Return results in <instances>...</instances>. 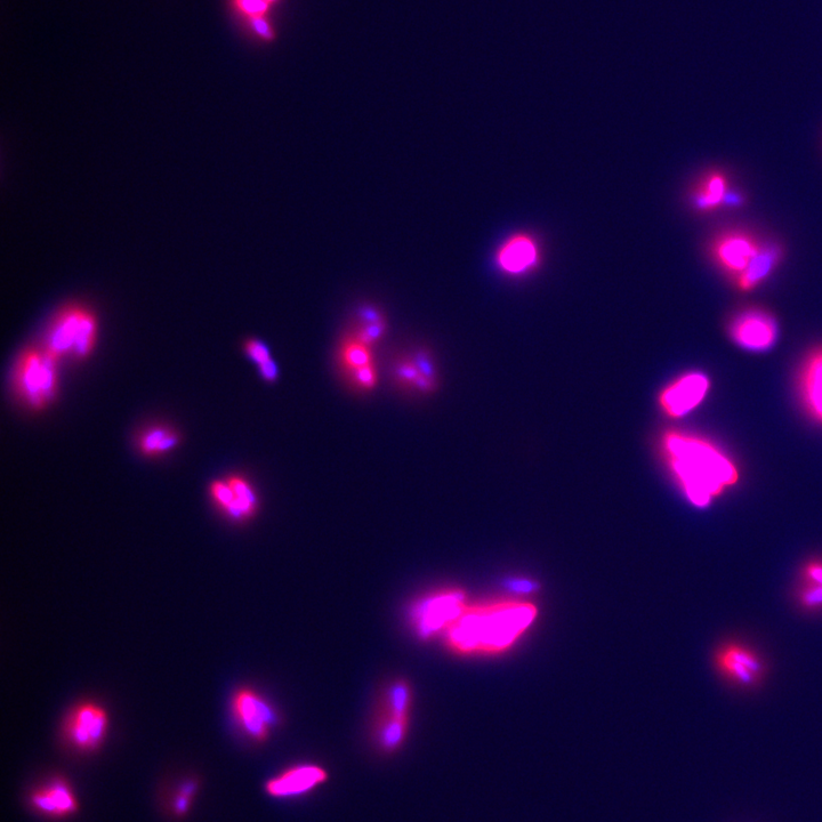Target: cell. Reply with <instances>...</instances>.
I'll use <instances>...</instances> for the list:
<instances>
[{"label": "cell", "instance_id": "cell-23", "mask_svg": "<svg viewBox=\"0 0 822 822\" xmlns=\"http://www.w3.org/2000/svg\"><path fill=\"white\" fill-rule=\"evenodd\" d=\"M180 434L166 426H156L145 431L139 440L141 453L148 457L161 456L180 443Z\"/></svg>", "mask_w": 822, "mask_h": 822}, {"label": "cell", "instance_id": "cell-28", "mask_svg": "<svg viewBox=\"0 0 822 822\" xmlns=\"http://www.w3.org/2000/svg\"><path fill=\"white\" fill-rule=\"evenodd\" d=\"M799 600L805 608H822V586L817 584L805 583V585L799 593Z\"/></svg>", "mask_w": 822, "mask_h": 822}, {"label": "cell", "instance_id": "cell-29", "mask_svg": "<svg viewBox=\"0 0 822 822\" xmlns=\"http://www.w3.org/2000/svg\"><path fill=\"white\" fill-rule=\"evenodd\" d=\"M244 350L247 356L259 367L272 360L268 346L259 340L246 341Z\"/></svg>", "mask_w": 822, "mask_h": 822}, {"label": "cell", "instance_id": "cell-13", "mask_svg": "<svg viewBox=\"0 0 822 822\" xmlns=\"http://www.w3.org/2000/svg\"><path fill=\"white\" fill-rule=\"evenodd\" d=\"M539 260L541 252L537 241L526 233H518L507 239L495 255L498 269L510 276L529 273L537 267Z\"/></svg>", "mask_w": 822, "mask_h": 822}, {"label": "cell", "instance_id": "cell-14", "mask_svg": "<svg viewBox=\"0 0 822 822\" xmlns=\"http://www.w3.org/2000/svg\"><path fill=\"white\" fill-rule=\"evenodd\" d=\"M716 664L724 675L743 685L756 683L763 672L760 658L738 644L723 647L716 656Z\"/></svg>", "mask_w": 822, "mask_h": 822}, {"label": "cell", "instance_id": "cell-17", "mask_svg": "<svg viewBox=\"0 0 822 822\" xmlns=\"http://www.w3.org/2000/svg\"><path fill=\"white\" fill-rule=\"evenodd\" d=\"M731 190L730 180L721 171H711L701 176L690 192V204L696 212L712 213L724 207V200Z\"/></svg>", "mask_w": 822, "mask_h": 822}, {"label": "cell", "instance_id": "cell-10", "mask_svg": "<svg viewBox=\"0 0 822 822\" xmlns=\"http://www.w3.org/2000/svg\"><path fill=\"white\" fill-rule=\"evenodd\" d=\"M108 725V715L102 707L84 704L70 714L64 732L72 746L82 751H92L98 748L106 737Z\"/></svg>", "mask_w": 822, "mask_h": 822}, {"label": "cell", "instance_id": "cell-2", "mask_svg": "<svg viewBox=\"0 0 822 822\" xmlns=\"http://www.w3.org/2000/svg\"><path fill=\"white\" fill-rule=\"evenodd\" d=\"M536 614L533 604L522 602L466 606L446 631L448 646L461 654L503 650L533 623Z\"/></svg>", "mask_w": 822, "mask_h": 822}, {"label": "cell", "instance_id": "cell-30", "mask_svg": "<svg viewBox=\"0 0 822 822\" xmlns=\"http://www.w3.org/2000/svg\"><path fill=\"white\" fill-rule=\"evenodd\" d=\"M803 578L805 583L822 586V562L812 561L803 568Z\"/></svg>", "mask_w": 822, "mask_h": 822}, {"label": "cell", "instance_id": "cell-18", "mask_svg": "<svg viewBox=\"0 0 822 822\" xmlns=\"http://www.w3.org/2000/svg\"><path fill=\"white\" fill-rule=\"evenodd\" d=\"M386 330H388V321L380 306L364 303L354 311L348 334L375 348V345L383 340Z\"/></svg>", "mask_w": 822, "mask_h": 822}, {"label": "cell", "instance_id": "cell-20", "mask_svg": "<svg viewBox=\"0 0 822 822\" xmlns=\"http://www.w3.org/2000/svg\"><path fill=\"white\" fill-rule=\"evenodd\" d=\"M801 391L810 413L822 422V350L812 353L805 362Z\"/></svg>", "mask_w": 822, "mask_h": 822}, {"label": "cell", "instance_id": "cell-7", "mask_svg": "<svg viewBox=\"0 0 822 822\" xmlns=\"http://www.w3.org/2000/svg\"><path fill=\"white\" fill-rule=\"evenodd\" d=\"M391 375L400 389L430 394L438 388V370L429 350L416 349L393 360Z\"/></svg>", "mask_w": 822, "mask_h": 822}, {"label": "cell", "instance_id": "cell-16", "mask_svg": "<svg viewBox=\"0 0 822 822\" xmlns=\"http://www.w3.org/2000/svg\"><path fill=\"white\" fill-rule=\"evenodd\" d=\"M784 255V247L779 243L764 241L760 252L756 254L748 268L733 282L743 292L759 287L777 270Z\"/></svg>", "mask_w": 822, "mask_h": 822}, {"label": "cell", "instance_id": "cell-1", "mask_svg": "<svg viewBox=\"0 0 822 822\" xmlns=\"http://www.w3.org/2000/svg\"><path fill=\"white\" fill-rule=\"evenodd\" d=\"M663 447L684 494L698 507L709 505L739 479L731 459L704 439L671 432L666 434Z\"/></svg>", "mask_w": 822, "mask_h": 822}, {"label": "cell", "instance_id": "cell-24", "mask_svg": "<svg viewBox=\"0 0 822 822\" xmlns=\"http://www.w3.org/2000/svg\"><path fill=\"white\" fill-rule=\"evenodd\" d=\"M227 481L235 494V512L232 519L246 521L253 518L259 506V498L251 483L241 477H231Z\"/></svg>", "mask_w": 822, "mask_h": 822}, {"label": "cell", "instance_id": "cell-4", "mask_svg": "<svg viewBox=\"0 0 822 822\" xmlns=\"http://www.w3.org/2000/svg\"><path fill=\"white\" fill-rule=\"evenodd\" d=\"M52 354L46 350L24 352L15 368L14 382L20 397L34 409H44L55 398L58 373Z\"/></svg>", "mask_w": 822, "mask_h": 822}, {"label": "cell", "instance_id": "cell-9", "mask_svg": "<svg viewBox=\"0 0 822 822\" xmlns=\"http://www.w3.org/2000/svg\"><path fill=\"white\" fill-rule=\"evenodd\" d=\"M329 773L313 763L293 765L265 784V792L273 799L288 800L309 795L328 783Z\"/></svg>", "mask_w": 822, "mask_h": 822}, {"label": "cell", "instance_id": "cell-27", "mask_svg": "<svg viewBox=\"0 0 822 822\" xmlns=\"http://www.w3.org/2000/svg\"><path fill=\"white\" fill-rule=\"evenodd\" d=\"M247 23L249 29L253 31V34L263 40V42L271 43L273 40H276L277 32L269 21L268 16L247 20Z\"/></svg>", "mask_w": 822, "mask_h": 822}, {"label": "cell", "instance_id": "cell-15", "mask_svg": "<svg viewBox=\"0 0 822 822\" xmlns=\"http://www.w3.org/2000/svg\"><path fill=\"white\" fill-rule=\"evenodd\" d=\"M32 807L47 817L63 818L78 809L74 792L66 781L55 779L31 795Z\"/></svg>", "mask_w": 822, "mask_h": 822}, {"label": "cell", "instance_id": "cell-6", "mask_svg": "<svg viewBox=\"0 0 822 822\" xmlns=\"http://www.w3.org/2000/svg\"><path fill=\"white\" fill-rule=\"evenodd\" d=\"M763 243L747 230H725L713 238L709 256L717 268L735 280L748 268Z\"/></svg>", "mask_w": 822, "mask_h": 822}, {"label": "cell", "instance_id": "cell-12", "mask_svg": "<svg viewBox=\"0 0 822 822\" xmlns=\"http://www.w3.org/2000/svg\"><path fill=\"white\" fill-rule=\"evenodd\" d=\"M731 336L743 348L756 351L768 349L777 338L776 320L767 312L747 310L733 320Z\"/></svg>", "mask_w": 822, "mask_h": 822}, {"label": "cell", "instance_id": "cell-21", "mask_svg": "<svg viewBox=\"0 0 822 822\" xmlns=\"http://www.w3.org/2000/svg\"><path fill=\"white\" fill-rule=\"evenodd\" d=\"M337 361L341 373L348 377L362 368L376 364L374 348L346 333L338 346Z\"/></svg>", "mask_w": 822, "mask_h": 822}, {"label": "cell", "instance_id": "cell-31", "mask_svg": "<svg viewBox=\"0 0 822 822\" xmlns=\"http://www.w3.org/2000/svg\"><path fill=\"white\" fill-rule=\"evenodd\" d=\"M259 370L265 382L274 383L278 380L279 369L276 364V361H274L273 359L267 362V364L260 366Z\"/></svg>", "mask_w": 822, "mask_h": 822}, {"label": "cell", "instance_id": "cell-19", "mask_svg": "<svg viewBox=\"0 0 822 822\" xmlns=\"http://www.w3.org/2000/svg\"><path fill=\"white\" fill-rule=\"evenodd\" d=\"M410 719L380 713L373 728L376 748L384 755H393L404 746L409 732Z\"/></svg>", "mask_w": 822, "mask_h": 822}, {"label": "cell", "instance_id": "cell-3", "mask_svg": "<svg viewBox=\"0 0 822 822\" xmlns=\"http://www.w3.org/2000/svg\"><path fill=\"white\" fill-rule=\"evenodd\" d=\"M98 330V317L91 306L82 302L68 303L52 319L45 350L58 360L62 357L85 358L94 348Z\"/></svg>", "mask_w": 822, "mask_h": 822}, {"label": "cell", "instance_id": "cell-22", "mask_svg": "<svg viewBox=\"0 0 822 822\" xmlns=\"http://www.w3.org/2000/svg\"><path fill=\"white\" fill-rule=\"evenodd\" d=\"M413 706V690L406 680H396L388 685L382 698L381 713L410 719Z\"/></svg>", "mask_w": 822, "mask_h": 822}, {"label": "cell", "instance_id": "cell-11", "mask_svg": "<svg viewBox=\"0 0 822 822\" xmlns=\"http://www.w3.org/2000/svg\"><path fill=\"white\" fill-rule=\"evenodd\" d=\"M709 380L701 373L683 375L667 386L660 396V405L667 415L682 417L698 407L709 390Z\"/></svg>", "mask_w": 822, "mask_h": 822}, {"label": "cell", "instance_id": "cell-26", "mask_svg": "<svg viewBox=\"0 0 822 822\" xmlns=\"http://www.w3.org/2000/svg\"><path fill=\"white\" fill-rule=\"evenodd\" d=\"M211 495L216 505L232 519L233 510H235V494L228 481H214L211 485Z\"/></svg>", "mask_w": 822, "mask_h": 822}, {"label": "cell", "instance_id": "cell-8", "mask_svg": "<svg viewBox=\"0 0 822 822\" xmlns=\"http://www.w3.org/2000/svg\"><path fill=\"white\" fill-rule=\"evenodd\" d=\"M232 713L239 728L257 743H263L278 724V715L259 693L239 690L232 699Z\"/></svg>", "mask_w": 822, "mask_h": 822}, {"label": "cell", "instance_id": "cell-25", "mask_svg": "<svg viewBox=\"0 0 822 822\" xmlns=\"http://www.w3.org/2000/svg\"><path fill=\"white\" fill-rule=\"evenodd\" d=\"M232 7L243 18L251 20L268 16L273 4L270 0H231Z\"/></svg>", "mask_w": 822, "mask_h": 822}, {"label": "cell", "instance_id": "cell-5", "mask_svg": "<svg viewBox=\"0 0 822 822\" xmlns=\"http://www.w3.org/2000/svg\"><path fill=\"white\" fill-rule=\"evenodd\" d=\"M466 608L465 593L447 590L430 594L415 603L411 610V622L422 640H429L461 616Z\"/></svg>", "mask_w": 822, "mask_h": 822}]
</instances>
